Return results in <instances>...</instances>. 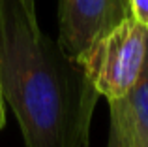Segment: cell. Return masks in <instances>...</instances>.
I'll return each mask as SVG.
<instances>
[{"label":"cell","instance_id":"obj_6","mask_svg":"<svg viewBox=\"0 0 148 147\" xmlns=\"http://www.w3.org/2000/svg\"><path fill=\"white\" fill-rule=\"evenodd\" d=\"M4 125H6V113H4V96L0 91V128H4Z\"/></svg>","mask_w":148,"mask_h":147},{"label":"cell","instance_id":"obj_4","mask_svg":"<svg viewBox=\"0 0 148 147\" xmlns=\"http://www.w3.org/2000/svg\"><path fill=\"white\" fill-rule=\"evenodd\" d=\"M107 147H148V45L143 72L126 96L109 102Z\"/></svg>","mask_w":148,"mask_h":147},{"label":"cell","instance_id":"obj_1","mask_svg":"<svg viewBox=\"0 0 148 147\" xmlns=\"http://www.w3.org/2000/svg\"><path fill=\"white\" fill-rule=\"evenodd\" d=\"M0 89L25 147H88L99 94L41 30L36 4L0 0Z\"/></svg>","mask_w":148,"mask_h":147},{"label":"cell","instance_id":"obj_3","mask_svg":"<svg viewBox=\"0 0 148 147\" xmlns=\"http://www.w3.org/2000/svg\"><path fill=\"white\" fill-rule=\"evenodd\" d=\"M127 17L130 0H60L56 42L77 62L96 40Z\"/></svg>","mask_w":148,"mask_h":147},{"label":"cell","instance_id":"obj_8","mask_svg":"<svg viewBox=\"0 0 148 147\" xmlns=\"http://www.w3.org/2000/svg\"><path fill=\"white\" fill-rule=\"evenodd\" d=\"M0 91H2V89H0Z\"/></svg>","mask_w":148,"mask_h":147},{"label":"cell","instance_id":"obj_5","mask_svg":"<svg viewBox=\"0 0 148 147\" xmlns=\"http://www.w3.org/2000/svg\"><path fill=\"white\" fill-rule=\"evenodd\" d=\"M131 17L148 30V0H130Z\"/></svg>","mask_w":148,"mask_h":147},{"label":"cell","instance_id":"obj_7","mask_svg":"<svg viewBox=\"0 0 148 147\" xmlns=\"http://www.w3.org/2000/svg\"><path fill=\"white\" fill-rule=\"evenodd\" d=\"M25 2H28V4H36V0H25Z\"/></svg>","mask_w":148,"mask_h":147},{"label":"cell","instance_id":"obj_2","mask_svg":"<svg viewBox=\"0 0 148 147\" xmlns=\"http://www.w3.org/2000/svg\"><path fill=\"white\" fill-rule=\"evenodd\" d=\"M148 30L133 17L96 40L77 62L99 96L107 102L126 96L143 72Z\"/></svg>","mask_w":148,"mask_h":147}]
</instances>
